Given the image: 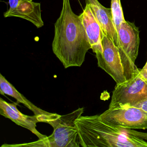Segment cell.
<instances>
[{"mask_svg":"<svg viewBox=\"0 0 147 147\" xmlns=\"http://www.w3.org/2000/svg\"><path fill=\"white\" fill-rule=\"evenodd\" d=\"M111 9L113 21L118 33L121 24L125 21L120 0H111Z\"/></svg>","mask_w":147,"mask_h":147,"instance_id":"4fadbf2b","label":"cell"},{"mask_svg":"<svg viewBox=\"0 0 147 147\" xmlns=\"http://www.w3.org/2000/svg\"><path fill=\"white\" fill-rule=\"evenodd\" d=\"M8 3L10 8L4 13V18H21L32 23L38 29L44 25L40 3L32 0H9Z\"/></svg>","mask_w":147,"mask_h":147,"instance_id":"ba28073f","label":"cell"},{"mask_svg":"<svg viewBox=\"0 0 147 147\" xmlns=\"http://www.w3.org/2000/svg\"><path fill=\"white\" fill-rule=\"evenodd\" d=\"M140 72L142 76L147 80V61L142 69H140Z\"/></svg>","mask_w":147,"mask_h":147,"instance_id":"2e32d148","label":"cell"},{"mask_svg":"<svg viewBox=\"0 0 147 147\" xmlns=\"http://www.w3.org/2000/svg\"></svg>","mask_w":147,"mask_h":147,"instance_id":"e0dca14e","label":"cell"},{"mask_svg":"<svg viewBox=\"0 0 147 147\" xmlns=\"http://www.w3.org/2000/svg\"><path fill=\"white\" fill-rule=\"evenodd\" d=\"M124 129L125 132L129 134L134 135L135 136L142 138L144 140H147V133L140 132V131H138L134 129Z\"/></svg>","mask_w":147,"mask_h":147,"instance_id":"5bb4252c","label":"cell"},{"mask_svg":"<svg viewBox=\"0 0 147 147\" xmlns=\"http://www.w3.org/2000/svg\"><path fill=\"white\" fill-rule=\"evenodd\" d=\"M52 49L65 69L81 66L92 49L82 21L73 12L70 0H63L60 16L55 24Z\"/></svg>","mask_w":147,"mask_h":147,"instance_id":"6da1fadb","label":"cell"},{"mask_svg":"<svg viewBox=\"0 0 147 147\" xmlns=\"http://www.w3.org/2000/svg\"><path fill=\"white\" fill-rule=\"evenodd\" d=\"M138 28L133 23L125 21L121 24L118 35L117 49L124 70L126 81L131 79L137 67L135 61L140 45Z\"/></svg>","mask_w":147,"mask_h":147,"instance_id":"277c9868","label":"cell"},{"mask_svg":"<svg viewBox=\"0 0 147 147\" xmlns=\"http://www.w3.org/2000/svg\"><path fill=\"white\" fill-rule=\"evenodd\" d=\"M79 16L85 27L93 51L95 54L103 53L101 28L89 5L86 4L83 12Z\"/></svg>","mask_w":147,"mask_h":147,"instance_id":"8fae6325","label":"cell"},{"mask_svg":"<svg viewBox=\"0 0 147 147\" xmlns=\"http://www.w3.org/2000/svg\"><path fill=\"white\" fill-rule=\"evenodd\" d=\"M86 2L89 5L99 24L102 34L109 38L117 47L118 35L113 21L111 8L105 7L98 0H86Z\"/></svg>","mask_w":147,"mask_h":147,"instance_id":"30bf717a","label":"cell"},{"mask_svg":"<svg viewBox=\"0 0 147 147\" xmlns=\"http://www.w3.org/2000/svg\"><path fill=\"white\" fill-rule=\"evenodd\" d=\"M103 53H96L98 66L105 71L116 82L120 84L126 81L117 47L106 36L101 33Z\"/></svg>","mask_w":147,"mask_h":147,"instance_id":"52a82bcc","label":"cell"},{"mask_svg":"<svg viewBox=\"0 0 147 147\" xmlns=\"http://www.w3.org/2000/svg\"><path fill=\"white\" fill-rule=\"evenodd\" d=\"M0 93L2 95L7 94L13 97L17 100L18 102L22 103L32 111L35 115L38 116L47 114L49 113L38 108L29 101L24 96L20 93L1 74H0Z\"/></svg>","mask_w":147,"mask_h":147,"instance_id":"7c38bea8","label":"cell"},{"mask_svg":"<svg viewBox=\"0 0 147 147\" xmlns=\"http://www.w3.org/2000/svg\"><path fill=\"white\" fill-rule=\"evenodd\" d=\"M17 103H10L0 98V114L9 119L14 123L30 131L38 138L43 139L47 136L40 133L37 130L36 123L41 122L40 115L27 116L22 113L17 107Z\"/></svg>","mask_w":147,"mask_h":147,"instance_id":"9c48e42d","label":"cell"},{"mask_svg":"<svg viewBox=\"0 0 147 147\" xmlns=\"http://www.w3.org/2000/svg\"><path fill=\"white\" fill-rule=\"evenodd\" d=\"M75 123L82 147H147L145 140L106 124L98 115L80 116Z\"/></svg>","mask_w":147,"mask_h":147,"instance_id":"7a4b0ae2","label":"cell"},{"mask_svg":"<svg viewBox=\"0 0 147 147\" xmlns=\"http://www.w3.org/2000/svg\"><path fill=\"white\" fill-rule=\"evenodd\" d=\"M133 107H137V108H141L144 111L147 112V98L141 100L137 104L134 105Z\"/></svg>","mask_w":147,"mask_h":147,"instance_id":"9a60e30c","label":"cell"},{"mask_svg":"<svg viewBox=\"0 0 147 147\" xmlns=\"http://www.w3.org/2000/svg\"><path fill=\"white\" fill-rule=\"evenodd\" d=\"M147 98V80L137 68L131 79L116 84L113 91L109 108L133 106Z\"/></svg>","mask_w":147,"mask_h":147,"instance_id":"5b68a950","label":"cell"},{"mask_svg":"<svg viewBox=\"0 0 147 147\" xmlns=\"http://www.w3.org/2000/svg\"><path fill=\"white\" fill-rule=\"evenodd\" d=\"M103 123L110 126L131 129H147V112L133 106L109 108L99 115Z\"/></svg>","mask_w":147,"mask_h":147,"instance_id":"8992f818","label":"cell"},{"mask_svg":"<svg viewBox=\"0 0 147 147\" xmlns=\"http://www.w3.org/2000/svg\"><path fill=\"white\" fill-rule=\"evenodd\" d=\"M84 108H79L66 115L50 113L43 118L44 123L54 128L53 133L43 139L29 143L22 144L23 147H80L79 135L76 120L82 116Z\"/></svg>","mask_w":147,"mask_h":147,"instance_id":"3957f363","label":"cell"}]
</instances>
